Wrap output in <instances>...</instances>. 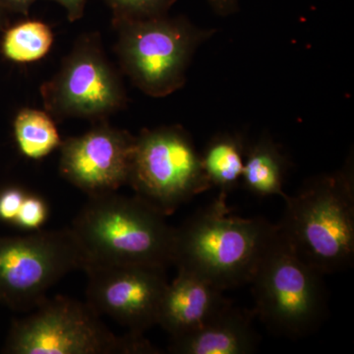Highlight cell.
I'll use <instances>...</instances> for the list:
<instances>
[{
    "label": "cell",
    "instance_id": "cell-1",
    "mask_svg": "<svg viewBox=\"0 0 354 354\" xmlns=\"http://www.w3.org/2000/svg\"><path fill=\"white\" fill-rule=\"evenodd\" d=\"M277 232L278 225L264 218L234 215L227 197L218 195L176 228L172 265L223 290L246 285Z\"/></svg>",
    "mask_w": 354,
    "mask_h": 354
},
{
    "label": "cell",
    "instance_id": "cell-2",
    "mask_svg": "<svg viewBox=\"0 0 354 354\" xmlns=\"http://www.w3.org/2000/svg\"><path fill=\"white\" fill-rule=\"evenodd\" d=\"M353 157L339 171L312 177L295 196L286 195L279 232L321 274L349 269L354 259Z\"/></svg>",
    "mask_w": 354,
    "mask_h": 354
},
{
    "label": "cell",
    "instance_id": "cell-3",
    "mask_svg": "<svg viewBox=\"0 0 354 354\" xmlns=\"http://www.w3.org/2000/svg\"><path fill=\"white\" fill-rule=\"evenodd\" d=\"M70 228L82 247L87 267L149 266L167 269L172 265L176 228L136 195L127 197L111 192L88 196Z\"/></svg>",
    "mask_w": 354,
    "mask_h": 354
},
{
    "label": "cell",
    "instance_id": "cell-4",
    "mask_svg": "<svg viewBox=\"0 0 354 354\" xmlns=\"http://www.w3.org/2000/svg\"><path fill=\"white\" fill-rule=\"evenodd\" d=\"M87 304L73 298L46 297L11 323L4 354H158L144 335H114Z\"/></svg>",
    "mask_w": 354,
    "mask_h": 354
},
{
    "label": "cell",
    "instance_id": "cell-5",
    "mask_svg": "<svg viewBox=\"0 0 354 354\" xmlns=\"http://www.w3.org/2000/svg\"><path fill=\"white\" fill-rule=\"evenodd\" d=\"M323 276L295 252L278 227L250 283L254 313L279 335L311 334L327 315Z\"/></svg>",
    "mask_w": 354,
    "mask_h": 354
},
{
    "label": "cell",
    "instance_id": "cell-6",
    "mask_svg": "<svg viewBox=\"0 0 354 354\" xmlns=\"http://www.w3.org/2000/svg\"><path fill=\"white\" fill-rule=\"evenodd\" d=\"M114 26L121 68L142 92L153 97H167L183 87L195 51L215 32L167 15Z\"/></svg>",
    "mask_w": 354,
    "mask_h": 354
},
{
    "label": "cell",
    "instance_id": "cell-7",
    "mask_svg": "<svg viewBox=\"0 0 354 354\" xmlns=\"http://www.w3.org/2000/svg\"><path fill=\"white\" fill-rule=\"evenodd\" d=\"M86 267L82 247L70 227L0 235V304L28 313L60 279Z\"/></svg>",
    "mask_w": 354,
    "mask_h": 354
},
{
    "label": "cell",
    "instance_id": "cell-8",
    "mask_svg": "<svg viewBox=\"0 0 354 354\" xmlns=\"http://www.w3.org/2000/svg\"><path fill=\"white\" fill-rule=\"evenodd\" d=\"M127 185L165 216L211 189L201 153L178 125L144 129L135 137Z\"/></svg>",
    "mask_w": 354,
    "mask_h": 354
},
{
    "label": "cell",
    "instance_id": "cell-9",
    "mask_svg": "<svg viewBox=\"0 0 354 354\" xmlns=\"http://www.w3.org/2000/svg\"><path fill=\"white\" fill-rule=\"evenodd\" d=\"M41 94L44 106L57 118L102 120L125 104L120 77L93 39L77 44Z\"/></svg>",
    "mask_w": 354,
    "mask_h": 354
},
{
    "label": "cell",
    "instance_id": "cell-10",
    "mask_svg": "<svg viewBox=\"0 0 354 354\" xmlns=\"http://www.w3.org/2000/svg\"><path fill=\"white\" fill-rule=\"evenodd\" d=\"M164 268L149 266L90 265L87 304L100 316L113 318L128 332L144 335L157 325L167 283Z\"/></svg>",
    "mask_w": 354,
    "mask_h": 354
},
{
    "label": "cell",
    "instance_id": "cell-11",
    "mask_svg": "<svg viewBox=\"0 0 354 354\" xmlns=\"http://www.w3.org/2000/svg\"><path fill=\"white\" fill-rule=\"evenodd\" d=\"M135 137L108 124L97 125L60 145V174L88 196L127 185Z\"/></svg>",
    "mask_w": 354,
    "mask_h": 354
},
{
    "label": "cell",
    "instance_id": "cell-12",
    "mask_svg": "<svg viewBox=\"0 0 354 354\" xmlns=\"http://www.w3.org/2000/svg\"><path fill=\"white\" fill-rule=\"evenodd\" d=\"M176 278L165 288L157 325L171 337L197 330L232 304L220 288L194 272L177 270Z\"/></svg>",
    "mask_w": 354,
    "mask_h": 354
},
{
    "label": "cell",
    "instance_id": "cell-13",
    "mask_svg": "<svg viewBox=\"0 0 354 354\" xmlns=\"http://www.w3.org/2000/svg\"><path fill=\"white\" fill-rule=\"evenodd\" d=\"M253 310L230 304L197 330L171 337L167 351L174 354H249L257 348Z\"/></svg>",
    "mask_w": 354,
    "mask_h": 354
},
{
    "label": "cell",
    "instance_id": "cell-14",
    "mask_svg": "<svg viewBox=\"0 0 354 354\" xmlns=\"http://www.w3.org/2000/svg\"><path fill=\"white\" fill-rule=\"evenodd\" d=\"M288 169V158L279 144L263 136L246 145L241 184L256 197L285 198L283 187Z\"/></svg>",
    "mask_w": 354,
    "mask_h": 354
},
{
    "label": "cell",
    "instance_id": "cell-15",
    "mask_svg": "<svg viewBox=\"0 0 354 354\" xmlns=\"http://www.w3.org/2000/svg\"><path fill=\"white\" fill-rule=\"evenodd\" d=\"M246 143L236 133H221L209 140L201 153L203 171L209 187L218 188L227 197L241 184Z\"/></svg>",
    "mask_w": 354,
    "mask_h": 354
},
{
    "label": "cell",
    "instance_id": "cell-16",
    "mask_svg": "<svg viewBox=\"0 0 354 354\" xmlns=\"http://www.w3.org/2000/svg\"><path fill=\"white\" fill-rule=\"evenodd\" d=\"M14 135L20 152L32 160H41L59 148L62 141L50 114L24 109L14 120Z\"/></svg>",
    "mask_w": 354,
    "mask_h": 354
},
{
    "label": "cell",
    "instance_id": "cell-17",
    "mask_svg": "<svg viewBox=\"0 0 354 354\" xmlns=\"http://www.w3.org/2000/svg\"><path fill=\"white\" fill-rule=\"evenodd\" d=\"M53 43L50 26L41 21H25L7 30L2 41L4 57L12 62H36L46 57Z\"/></svg>",
    "mask_w": 354,
    "mask_h": 354
},
{
    "label": "cell",
    "instance_id": "cell-18",
    "mask_svg": "<svg viewBox=\"0 0 354 354\" xmlns=\"http://www.w3.org/2000/svg\"><path fill=\"white\" fill-rule=\"evenodd\" d=\"M114 15V23L151 19L167 15L176 0H106Z\"/></svg>",
    "mask_w": 354,
    "mask_h": 354
},
{
    "label": "cell",
    "instance_id": "cell-19",
    "mask_svg": "<svg viewBox=\"0 0 354 354\" xmlns=\"http://www.w3.org/2000/svg\"><path fill=\"white\" fill-rule=\"evenodd\" d=\"M48 216L50 209L46 200L39 195L28 192L12 225L25 232H37L44 227Z\"/></svg>",
    "mask_w": 354,
    "mask_h": 354
},
{
    "label": "cell",
    "instance_id": "cell-20",
    "mask_svg": "<svg viewBox=\"0 0 354 354\" xmlns=\"http://www.w3.org/2000/svg\"><path fill=\"white\" fill-rule=\"evenodd\" d=\"M27 193L17 186H10L0 191V221L13 225Z\"/></svg>",
    "mask_w": 354,
    "mask_h": 354
},
{
    "label": "cell",
    "instance_id": "cell-21",
    "mask_svg": "<svg viewBox=\"0 0 354 354\" xmlns=\"http://www.w3.org/2000/svg\"><path fill=\"white\" fill-rule=\"evenodd\" d=\"M60 4L67 13V17L71 22L81 19L85 10L86 0H50Z\"/></svg>",
    "mask_w": 354,
    "mask_h": 354
},
{
    "label": "cell",
    "instance_id": "cell-22",
    "mask_svg": "<svg viewBox=\"0 0 354 354\" xmlns=\"http://www.w3.org/2000/svg\"><path fill=\"white\" fill-rule=\"evenodd\" d=\"M216 13L221 16L234 14L239 9V0H207Z\"/></svg>",
    "mask_w": 354,
    "mask_h": 354
},
{
    "label": "cell",
    "instance_id": "cell-23",
    "mask_svg": "<svg viewBox=\"0 0 354 354\" xmlns=\"http://www.w3.org/2000/svg\"><path fill=\"white\" fill-rule=\"evenodd\" d=\"M36 0H1L3 7L11 9L15 12L27 14L30 7Z\"/></svg>",
    "mask_w": 354,
    "mask_h": 354
},
{
    "label": "cell",
    "instance_id": "cell-24",
    "mask_svg": "<svg viewBox=\"0 0 354 354\" xmlns=\"http://www.w3.org/2000/svg\"><path fill=\"white\" fill-rule=\"evenodd\" d=\"M2 8H3V6H2L1 0H0V26L2 24Z\"/></svg>",
    "mask_w": 354,
    "mask_h": 354
}]
</instances>
